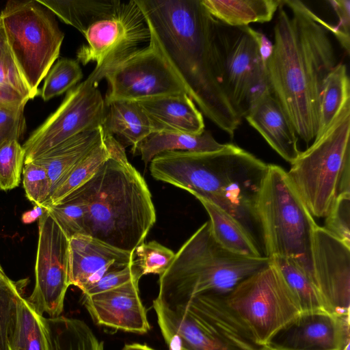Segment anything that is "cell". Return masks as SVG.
I'll return each instance as SVG.
<instances>
[{
    "instance_id": "11",
    "label": "cell",
    "mask_w": 350,
    "mask_h": 350,
    "mask_svg": "<svg viewBox=\"0 0 350 350\" xmlns=\"http://www.w3.org/2000/svg\"><path fill=\"white\" fill-rule=\"evenodd\" d=\"M90 74L70 89L59 107L29 137L23 145L24 163L33 161L69 138L103 126L107 106Z\"/></svg>"
},
{
    "instance_id": "9",
    "label": "cell",
    "mask_w": 350,
    "mask_h": 350,
    "mask_svg": "<svg viewBox=\"0 0 350 350\" xmlns=\"http://www.w3.org/2000/svg\"><path fill=\"white\" fill-rule=\"evenodd\" d=\"M221 297L257 347L269 345L278 332L302 312L295 295L271 260Z\"/></svg>"
},
{
    "instance_id": "18",
    "label": "cell",
    "mask_w": 350,
    "mask_h": 350,
    "mask_svg": "<svg viewBox=\"0 0 350 350\" xmlns=\"http://www.w3.org/2000/svg\"><path fill=\"white\" fill-rule=\"evenodd\" d=\"M137 281L90 296L84 304L98 325L125 332L146 333L150 328L142 304Z\"/></svg>"
},
{
    "instance_id": "41",
    "label": "cell",
    "mask_w": 350,
    "mask_h": 350,
    "mask_svg": "<svg viewBox=\"0 0 350 350\" xmlns=\"http://www.w3.org/2000/svg\"><path fill=\"white\" fill-rule=\"evenodd\" d=\"M25 130L24 109H0V148L10 142H18Z\"/></svg>"
},
{
    "instance_id": "39",
    "label": "cell",
    "mask_w": 350,
    "mask_h": 350,
    "mask_svg": "<svg viewBox=\"0 0 350 350\" xmlns=\"http://www.w3.org/2000/svg\"><path fill=\"white\" fill-rule=\"evenodd\" d=\"M325 218L323 228L350 247V192L337 196Z\"/></svg>"
},
{
    "instance_id": "10",
    "label": "cell",
    "mask_w": 350,
    "mask_h": 350,
    "mask_svg": "<svg viewBox=\"0 0 350 350\" xmlns=\"http://www.w3.org/2000/svg\"><path fill=\"white\" fill-rule=\"evenodd\" d=\"M8 49L33 99L59 56L64 34L37 0L8 1L0 14Z\"/></svg>"
},
{
    "instance_id": "24",
    "label": "cell",
    "mask_w": 350,
    "mask_h": 350,
    "mask_svg": "<svg viewBox=\"0 0 350 350\" xmlns=\"http://www.w3.org/2000/svg\"><path fill=\"white\" fill-rule=\"evenodd\" d=\"M282 0H201L206 10L223 25L230 27L271 21Z\"/></svg>"
},
{
    "instance_id": "25",
    "label": "cell",
    "mask_w": 350,
    "mask_h": 350,
    "mask_svg": "<svg viewBox=\"0 0 350 350\" xmlns=\"http://www.w3.org/2000/svg\"><path fill=\"white\" fill-rule=\"evenodd\" d=\"M226 144L215 140L209 131L200 134L161 132L154 133L142 140L135 148L145 165L157 155L168 151L210 152L222 149Z\"/></svg>"
},
{
    "instance_id": "19",
    "label": "cell",
    "mask_w": 350,
    "mask_h": 350,
    "mask_svg": "<svg viewBox=\"0 0 350 350\" xmlns=\"http://www.w3.org/2000/svg\"><path fill=\"white\" fill-rule=\"evenodd\" d=\"M132 258L133 253L90 235H75L69 239V284L83 291L107 271L129 265Z\"/></svg>"
},
{
    "instance_id": "45",
    "label": "cell",
    "mask_w": 350,
    "mask_h": 350,
    "mask_svg": "<svg viewBox=\"0 0 350 350\" xmlns=\"http://www.w3.org/2000/svg\"><path fill=\"white\" fill-rule=\"evenodd\" d=\"M249 30L256 42L260 55L266 66L273 51V42L263 33L252 28L250 26H249Z\"/></svg>"
},
{
    "instance_id": "6",
    "label": "cell",
    "mask_w": 350,
    "mask_h": 350,
    "mask_svg": "<svg viewBox=\"0 0 350 350\" xmlns=\"http://www.w3.org/2000/svg\"><path fill=\"white\" fill-rule=\"evenodd\" d=\"M256 213L265 256L295 260L312 281V240L318 225L282 167L268 164Z\"/></svg>"
},
{
    "instance_id": "34",
    "label": "cell",
    "mask_w": 350,
    "mask_h": 350,
    "mask_svg": "<svg viewBox=\"0 0 350 350\" xmlns=\"http://www.w3.org/2000/svg\"><path fill=\"white\" fill-rule=\"evenodd\" d=\"M174 256L172 250L156 241L144 242L133 252L131 265L140 278L150 273L161 275Z\"/></svg>"
},
{
    "instance_id": "42",
    "label": "cell",
    "mask_w": 350,
    "mask_h": 350,
    "mask_svg": "<svg viewBox=\"0 0 350 350\" xmlns=\"http://www.w3.org/2000/svg\"><path fill=\"white\" fill-rule=\"evenodd\" d=\"M0 85L11 88L23 97L31 99L30 92L9 49L0 56Z\"/></svg>"
},
{
    "instance_id": "28",
    "label": "cell",
    "mask_w": 350,
    "mask_h": 350,
    "mask_svg": "<svg viewBox=\"0 0 350 350\" xmlns=\"http://www.w3.org/2000/svg\"><path fill=\"white\" fill-rule=\"evenodd\" d=\"M10 350H51L46 317L22 296L18 300Z\"/></svg>"
},
{
    "instance_id": "33",
    "label": "cell",
    "mask_w": 350,
    "mask_h": 350,
    "mask_svg": "<svg viewBox=\"0 0 350 350\" xmlns=\"http://www.w3.org/2000/svg\"><path fill=\"white\" fill-rule=\"evenodd\" d=\"M109 157L110 152L103 137L102 142L75 166L42 206L55 204L70 193L89 181Z\"/></svg>"
},
{
    "instance_id": "48",
    "label": "cell",
    "mask_w": 350,
    "mask_h": 350,
    "mask_svg": "<svg viewBox=\"0 0 350 350\" xmlns=\"http://www.w3.org/2000/svg\"><path fill=\"white\" fill-rule=\"evenodd\" d=\"M122 350H156L145 344L133 343L127 344L124 346Z\"/></svg>"
},
{
    "instance_id": "16",
    "label": "cell",
    "mask_w": 350,
    "mask_h": 350,
    "mask_svg": "<svg viewBox=\"0 0 350 350\" xmlns=\"http://www.w3.org/2000/svg\"><path fill=\"white\" fill-rule=\"evenodd\" d=\"M312 282L327 310L349 314L350 247L317 226L312 247Z\"/></svg>"
},
{
    "instance_id": "22",
    "label": "cell",
    "mask_w": 350,
    "mask_h": 350,
    "mask_svg": "<svg viewBox=\"0 0 350 350\" xmlns=\"http://www.w3.org/2000/svg\"><path fill=\"white\" fill-rule=\"evenodd\" d=\"M103 137V126L87 131L69 138L33 161L46 170L51 184V193L75 166L102 142Z\"/></svg>"
},
{
    "instance_id": "15",
    "label": "cell",
    "mask_w": 350,
    "mask_h": 350,
    "mask_svg": "<svg viewBox=\"0 0 350 350\" xmlns=\"http://www.w3.org/2000/svg\"><path fill=\"white\" fill-rule=\"evenodd\" d=\"M229 27L226 28L223 86L242 118L251 105L270 89L266 66L249 26Z\"/></svg>"
},
{
    "instance_id": "2",
    "label": "cell",
    "mask_w": 350,
    "mask_h": 350,
    "mask_svg": "<svg viewBox=\"0 0 350 350\" xmlns=\"http://www.w3.org/2000/svg\"><path fill=\"white\" fill-rule=\"evenodd\" d=\"M322 21L302 1L282 0L273 27V49L266 64L271 94L307 145L317 134L324 80L338 64Z\"/></svg>"
},
{
    "instance_id": "20",
    "label": "cell",
    "mask_w": 350,
    "mask_h": 350,
    "mask_svg": "<svg viewBox=\"0 0 350 350\" xmlns=\"http://www.w3.org/2000/svg\"><path fill=\"white\" fill-rule=\"evenodd\" d=\"M244 118L282 159L290 164L295 160L300 152L298 137L270 92L254 101Z\"/></svg>"
},
{
    "instance_id": "1",
    "label": "cell",
    "mask_w": 350,
    "mask_h": 350,
    "mask_svg": "<svg viewBox=\"0 0 350 350\" xmlns=\"http://www.w3.org/2000/svg\"><path fill=\"white\" fill-rule=\"evenodd\" d=\"M150 31L149 45L200 111L231 139L242 118L224 89L226 26L201 0H135Z\"/></svg>"
},
{
    "instance_id": "7",
    "label": "cell",
    "mask_w": 350,
    "mask_h": 350,
    "mask_svg": "<svg viewBox=\"0 0 350 350\" xmlns=\"http://www.w3.org/2000/svg\"><path fill=\"white\" fill-rule=\"evenodd\" d=\"M291 166L288 176L311 215L325 217L337 196L350 192V102Z\"/></svg>"
},
{
    "instance_id": "14",
    "label": "cell",
    "mask_w": 350,
    "mask_h": 350,
    "mask_svg": "<svg viewBox=\"0 0 350 350\" xmlns=\"http://www.w3.org/2000/svg\"><path fill=\"white\" fill-rule=\"evenodd\" d=\"M106 106L120 100L139 101L185 92L175 75L150 45L120 59L105 74Z\"/></svg>"
},
{
    "instance_id": "35",
    "label": "cell",
    "mask_w": 350,
    "mask_h": 350,
    "mask_svg": "<svg viewBox=\"0 0 350 350\" xmlns=\"http://www.w3.org/2000/svg\"><path fill=\"white\" fill-rule=\"evenodd\" d=\"M83 77L79 62L62 58L52 66L45 77L40 95L44 100L62 94L70 89Z\"/></svg>"
},
{
    "instance_id": "12",
    "label": "cell",
    "mask_w": 350,
    "mask_h": 350,
    "mask_svg": "<svg viewBox=\"0 0 350 350\" xmlns=\"http://www.w3.org/2000/svg\"><path fill=\"white\" fill-rule=\"evenodd\" d=\"M87 44L77 52L83 65L96 62L94 71L100 79L120 59L150 38L144 16L135 0L122 1L109 17L92 25L83 34Z\"/></svg>"
},
{
    "instance_id": "23",
    "label": "cell",
    "mask_w": 350,
    "mask_h": 350,
    "mask_svg": "<svg viewBox=\"0 0 350 350\" xmlns=\"http://www.w3.org/2000/svg\"><path fill=\"white\" fill-rule=\"evenodd\" d=\"M196 198L208 214L212 234L219 245L239 256L256 258L265 256L256 239L237 220L209 200Z\"/></svg>"
},
{
    "instance_id": "50",
    "label": "cell",
    "mask_w": 350,
    "mask_h": 350,
    "mask_svg": "<svg viewBox=\"0 0 350 350\" xmlns=\"http://www.w3.org/2000/svg\"><path fill=\"white\" fill-rule=\"evenodd\" d=\"M256 350H286V349L278 348V347H273L270 345H267L261 346V347H258V349H256Z\"/></svg>"
},
{
    "instance_id": "29",
    "label": "cell",
    "mask_w": 350,
    "mask_h": 350,
    "mask_svg": "<svg viewBox=\"0 0 350 350\" xmlns=\"http://www.w3.org/2000/svg\"><path fill=\"white\" fill-rule=\"evenodd\" d=\"M46 323L51 350H104L103 342L80 319L59 316Z\"/></svg>"
},
{
    "instance_id": "46",
    "label": "cell",
    "mask_w": 350,
    "mask_h": 350,
    "mask_svg": "<svg viewBox=\"0 0 350 350\" xmlns=\"http://www.w3.org/2000/svg\"><path fill=\"white\" fill-rule=\"evenodd\" d=\"M46 211V208L42 206L35 205L30 210L25 212L21 217V221L23 224H29L36 221Z\"/></svg>"
},
{
    "instance_id": "3",
    "label": "cell",
    "mask_w": 350,
    "mask_h": 350,
    "mask_svg": "<svg viewBox=\"0 0 350 350\" xmlns=\"http://www.w3.org/2000/svg\"><path fill=\"white\" fill-rule=\"evenodd\" d=\"M268 164L234 144L217 151H168L150 161L152 176L218 206L256 239V204ZM258 242V241H257Z\"/></svg>"
},
{
    "instance_id": "8",
    "label": "cell",
    "mask_w": 350,
    "mask_h": 350,
    "mask_svg": "<svg viewBox=\"0 0 350 350\" xmlns=\"http://www.w3.org/2000/svg\"><path fill=\"white\" fill-rule=\"evenodd\" d=\"M169 350H256L257 347L233 318L221 295L205 296L182 306L153 301Z\"/></svg>"
},
{
    "instance_id": "37",
    "label": "cell",
    "mask_w": 350,
    "mask_h": 350,
    "mask_svg": "<svg viewBox=\"0 0 350 350\" xmlns=\"http://www.w3.org/2000/svg\"><path fill=\"white\" fill-rule=\"evenodd\" d=\"M25 157L24 148L18 141L0 148V191H9L19 185Z\"/></svg>"
},
{
    "instance_id": "30",
    "label": "cell",
    "mask_w": 350,
    "mask_h": 350,
    "mask_svg": "<svg viewBox=\"0 0 350 350\" xmlns=\"http://www.w3.org/2000/svg\"><path fill=\"white\" fill-rule=\"evenodd\" d=\"M349 102L350 81L347 67L345 64L338 62L325 79L322 86L316 137L325 131L342 107Z\"/></svg>"
},
{
    "instance_id": "13",
    "label": "cell",
    "mask_w": 350,
    "mask_h": 350,
    "mask_svg": "<svg viewBox=\"0 0 350 350\" xmlns=\"http://www.w3.org/2000/svg\"><path fill=\"white\" fill-rule=\"evenodd\" d=\"M35 286L27 299L35 310L59 317L69 284V238L46 211L38 219Z\"/></svg>"
},
{
    "instance_id": "32",
    "label": "cell",
    "mask_w": 350,
    "mask_h": 350,
    "mask_svg": "<svg viewBox=\"0 0 350 350\" xmlns=\"http://www.w3.org/2000/svg\"><path fill=\"white\" fill-rule=\"evenodd\" d=\"M269 259L295 295L302 312H329L312 281L295 260L280 256Z\"/></svg>"
},
{
    "instance_id": "40",
    "label": "cell",
    "mask_w": 350,
    "mask_h": 350,
    "mask_svg": "<svg viewBox=\"0 0 350 350\" xmlns=\"http://www.w3.org/2000/svg\"><path fill=\"white\" fill-rule=\"evenodd\" d=\"M140 278L131 265L114 269L105 273L98 281L82 291L84 296H90L111 290L131 281H139Z\"/></svg>"
},
{
    "instance_id": "4",
    "label": "cell",
    "mask_w": 350,
    "mask_h": 350,
    "mask_svg": "<svg viewBox=\"0 0 350 350\" xmlns=\"http://www.w3.org/2000/svg\"><path fill=\"white\" fill-rule=\"evenodd\" d=\"M89 182L88 235L133 253L156 221L144 177L129 162L124 150L110 154Z\"/></svg>"
},
{
    "instance_id": "44",
    "label": "cell",
    "mask_w": 350,
    "mask_h": 350,
    "mask_svg": "<svg viewBox=\"0 0 350 350\" xmlns=\"http://www.w3.org/2000/svg\"><path fill=\"white\" fill-rule=\"evenodd\" d=\"M28 100L15 90L0 85V109H24Z\"/></svg>"
},
{
    "instance_id": "21",
    "label": "cell",
    "mask_w": 350,
    "mask_h": 350,
    "mask_svg": "<svg viewBox=\"0 0 350 350\" xmlns=\"http://www.w3.org/2000/svg\"><path fill=\"white\" fill-rule=\"evenodd\" d=\"M137 103L149 118L154 133L197 135L205 130L202 113L185 92L154 97Z\"/></svg>"
},
{
    "instance_id": "49",
    "label": "cell",
    "mask_w": 350,
    "mask_h": 350,
    "mask_svg": "<svg viewBox=\"0 0 350 350\" xmlns=\"http://www.w3.org/2000/svg\"><path fill=\"white\" fill-rule=\"evenodd\" d=\"M0 281L1 282H10L12 280H11L5 274L4 272L3 268L1 267L0 265Z\"/></svg>"
},
{
    "instance_id": "26",
    "label": "cell",
    "mask_w": 350,
    "mask_h": 350,
    "mask_svg": "<svg viewBox=\"0 0 350 350\" xmlns=\"http://www.w3.org/2000/svg\"><path fill=\"white\" fill-rule=\"evenodd\" d=\"M103 127L131 145L133 153L142 140L154 133L147 115L134 100H120L108 105Z\"/></svg>"
},
{
    "instance_id": "17",
    "label": "cell",
    "mask_w": 350,
    "mask_h": 350,
    "mask_svg": "<svg viewBox=\"0 0 350 350\" xmlns=\"http://www.w3.org/2000/svg\"><path fill=\"white\" fill-rule=\"evenodd\" d=\"M350 342L349 314L301 312L269 345L286 350H342Z\"/></svg>"
},
{
    "instance_id": "51",
    "label": "cell",
    "mask_w": 350,
    "mask_h": 350,
    "mask_svg": "<svg viewBox=\"0 0 350 350\" xmlns=\"http://www.w3.org/2000/svg\"><path fill=\"white\" fill-rule=\"evenodd\" d=\"M349 346H350V342H348L345 347L342 349V350H349Z\"/></svg>"
},
{
    "instance_id": "5",
    "label": "cell",
    "mask_w": 350,
    "mask_h": 350,
    "mask_svg": "<svg viewBox=\"0 0 350 350\" xmlns=\"http://www.w3.org/2000/svg\"><path fill=\"white\" fill-rule=\"evenodd\" d=\"M269 262L266 256L249 258L223 248L207 221L183 244L159 275L155 299L167 306H180L198 297L226 295Z\"/></svg>"
},
{
    "instance_id": "47",
    "label": "cell",
    "mask_w": 350,
    "mask_h": 350,
    "mask_svg": "<svg viewBox=\"0 0 350 350\" xmlns=\"http://www.w3.org/2000/svg\"><path fill=\"white\" fill-rule=\"evenodd\" d=\"M8 49L2 21L0 18V56Z\"/></svg>"
},
{
    "instance_id": "31",
    "label": "cell",
    "mask_w": 350,
    "mask_h": 350,
    "mask_svg": "<svg viewBox=\"0 0 350 350\" xmlns=\"http://www.w3.org/2000/svg\"><path fill=\"white\" fill-rule=\"evenodd\" d=\"M89 181L70 193L55 204L45 207L46 211L56 221L69 239L77 234L88 235Z\"/></svg>"
},
{
    "instance_id": "36",
    "label": "cell",
    "mask_w": 350,
    "mask_h": 350,
    "mask_svg": "<svg viewBox=\"0 0 350 350\" xmlns=\"http://www.w3.org/2000/svg\"><path fill=\"white\" fill-rule=\"evenodd\" d=\"M21 296V291L14 282L0 281V350H10L17 304Z\"/></svg>"
},
{
    "instance_id": "38",
    "label": "cell",
    "mask_w": 350,
    "mask_h": 350,
    "mask_svg": "<svg viewBox=\"0 0 350 350\" xmlns=\"http://www.w3.org/2000/svg\"><path fill=\"white\" fill-rule=\"evenodd\" d=\"M23 184L26 197L35 205L42 206L51 194V184L46 170L35 161L24 163Z\"/></svg>"
},
{
    "instance_id": "27",
    "label": "cell",
    "mask_w": 350,
    "mask_h": 350,
    "mask_svg": "<svg viewBox=\"0 0 350 350\" xmlns=\"http://www.w3.org/2000/svg\"><path fill=\"white\" fill-rule=\"evenodd\" d=\"M37 1L83 35L92 25L111 15L122 3L118 0Z\"/></svg>"
},
{
    "instance_id": "43",
    "label": "cell",
    "mask_w": 350,
    "mask_h": 350,
    "mask_svg": "<svg viewBox=\"0 0 350 350\" xmlns=\"http://www.w3.org/2000/svg\"><path fill=\"white\" fill-rule=\"evenodd\" d=\"M327 2L338 18V23L335 27L340 37L339 44L347 54H349L350 1L332 0Z\"/></svg>"
}]
</instances>
